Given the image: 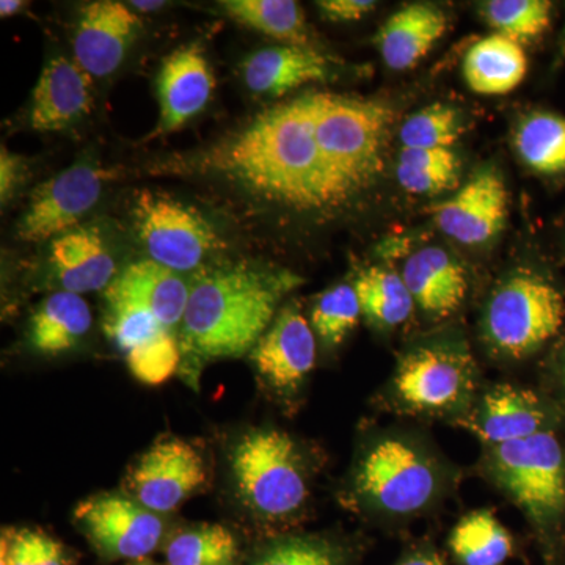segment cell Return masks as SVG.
I'll use <instances>...</instances> for the list:
<instances>
[{"label":"cell","mask_w":565,"mask_h":565,"mask_svg":"<svg viewBox=\"0 0 565 565\" xmlns=\"http://www.w3.org/2000/svg\"><path fill=\"white\" fill-rule=\"evenodd\" d=\"M393 122L392 106L379 99L305 92L215 145L203 169L267 206L333 215L384 173Z\"/></svg>","instance_id":"6da1fadb"},{"label":"cell","mask_w":565,"mask_h":565,"mask_svg":"<svg viewBox=\"0 0 565 565\" xmlns=\"http://www.w3.org/2000/svg\"><path fill=\"white\" fill-rule=\"evenodd\" d=\"M300 285L302 278L291 270L248 263L226 264L200 275L181 323L182 360L195 371L199 363L250 353L282 299Z\"/></svg>","instance_id":"7a4b0ae2"},{"label":"cell","mask_w":565,"mask_h":565,"mask_svg":"<svg viewBox=\"0 0 565 565\" xmlns=\"http://www.w3.org/2000/svg\"><path fill=\"white\" fill-rule=\"evenodd\" d=\"M191 286L181 274L151 259L129 264L104 291V329L125 352L140 351L167 337H177Z\"/></svg>","instance_id":"3957f363"},{"label":"cell","mask_w":565,"mask_h":565,"mask_svg":"<svg viewBox=\"0 0 565 565\" xmlns=\"http://www.w3.org/2000/svg\"><path fill=\"white\" fill-rule=\"evenodd\" d=\"M353 486L360 500L379 514L411 516L437 500L444 473L422 445L385 435L363 452Z\"/></svg>","instance_id":"277c9868"},{"label":"cell","mask_w":565,"mask_h":565,"mask_svg":"<svg viewBox=\"0 0 565 565\" xmlns=\"http://www.w3.org/2000/svg\"><path fill=\"white\" fill-rule=\"evenodd\" d=\"M234 486L244 504L264 519H286L299 512L308 498V479L299 446L288 434L258 429L234 445Z\"/></svg>","instance_id":"5b68a950"},{"label":"cell","mask_w":565,"mask_h":565,"mask_svg":"<svg viewBox=\"0 0 565 565\" xmlns=\"http://www.w3.org/2000/svg\"><path fill=\"white\" fill-rule=\"evenodd\" d=\"M564 319L565 300L559 289L542 275L525 270L505 278L494 289L482 329L494 353L523 359L555 338Z\"/></svg>","instance_id":"8992f818"},{"label":"cell","mask_w":565,"mask_h":565,"mask_svg":"<svg viewBox=\"0 0 565 565\" xmlns=\"http://www.w3.org/2000/svg\"><path fill=\"white\" fill-rule=\"evenodd\" d=\"M492 473L539 526L559 520L565 509V457L559 440L544 430L492 446Z\"/></svg>","instance_id":"52a82bcc"},{"label":"cell","mask_w":565,"mask_h":565,"mask_svg":"<svg viewBox=\"0 0 565 565\" xmlns=\"http://www.w3.org/2000/svg\"><path fill=\"white\" fill-rule=\"evenodd\" d=\"M475 377L473 359L462 345H419L397 364L392 393L408 414L446 415L467 404Z\"/></svg>","instance_id":"ba28073f"},{"label":"cell","mask_w":565,"mask_h":565,"mask_svg":"<svg viewBox=\"0 0 565 565\" xmlns=\"http://www.w3.org/2000/svg\"><path fill=\"white\" fill-rule=\"evenodd\" d=\"M132 214L148 259L173 273L199 269L222 248L221 237L199 211L166 193L139 192Z\"/></svg>","instance_id":"9c48e42d"},{"label":"cell","mask_w":565,"mask_h":565,"mask_svg":"<svg viewBox=\"0 0 565 565\" xmlns=\"http://www.w3.org/2000/svg\"><path fill=\"white\" fill-rule=\"evenodd\" d=\"M117 173L99 163L77 161L70 169L41 182L33 189L28 210L18 223L17 236L22 243H44L79 226L96 206L104 185Z\"/></svg>","instance_id":"30bf717a"},{"label":"cell","mask_w":565,"mask_h":565,"mask_svg":"<svg viewBox=\"0 0 565 565\" xmlns=\"http://www.w3.org/2000/svg\"><path fill=\"white\" fill-rule=\"evenodd\" d=\"M74 516L92 544L115 559L143 561L162 541L161 516L122 494L88 498L77 505Z\"/></svg>","instance_id":"8fae6325"},{"label":"cell","mask_w":565,"mask_h":565,"mask_svg":"<svg viewBox=\"0 0 565 565\" xmlns=\"http://www.w3.org/2000/svg\"><path fill=\"white\" fill-rule=\"evenodd\" d=\"M206 481L203 457L180 438H163L140 457L128 476L137 503L156 514L180 508Z\"/></svg>","instance_id":"7c38bea8"},{"label":"cell","mask_w":565,"mask_h":565,"mask_svg":"<svg viewBox=\"0 0 565 565\" xmlns=\"http://www.w3.org/2000/svg\"><path fill=\"white\" fill-rule=\"evenodd\" d=\"M509 193L503 177L493 167L476 172L462 188L444 202L426 207L438 228L465 245L492 241L504 228Z\"/></svg>","instance_id":"4fadbf2b"},{"label":"cell","mask_w":565,"mask_h":565,"mask_svg":"<svg viewBox=\"0 0 565 565\" xmlns=\"http://www.w3.org/2000/svg\"><path fill=\"white\" fill-rule=\"evenodd\" d=\"M139 31V14L128 3H85L74 28V62L93 79L110 76L120 68Z\"/></svg>","instance_id":"5bb4252c"},{"label":"cell","mask_w":565,"mask_h":565,"mask_svg":"<svg viewBox=\"0 0 565 565\" xmlns=\"http://www.w3.org/2000/svg\"><path fill=\"white\" fill-rule=\"evenodd\" d=\"M256 373L270 388L296 392L316 363V333L299 305L281 307L250 352Z\"/></svg>","instance_id":"9a60e30c"},{"label":"cell","mask_w":565,"mask_h":565,"mask_svg":"<svg viewBox=\"0 0 565 565\" xmlns=\"http://www.w3.org/2000/svg\"><path fill=\"white\" fill-rule=\"evenodd\" d=\"M159 121L150 139L177 132L210 103L214 76L199 43L167 55L158 74Z\"/></svg>","instance_id":"2e32d148"},{"label":"cell","mask_w":565,"mask_h":565,"mask_svg":"<svg viewBox=\"0 0 565 565\" xmlns=\"http://www.w3.org/2000/svg\"><path fill=\"white\" fill-rule=\"evenodd\" d=\"M92 81L74 58L61 55L47 61L32 93V128L40 132L65 131L88 117L93 109Z\"/></svg>","instance_id":"e0dca14e"},{"label":"cell","mask_w":565,"mask_h":565,"mask_svg":"<svg viewBox=\"0 0 565 565\" xmlns=\"http://www.w3.org/2000/svg\"><path fill=\"white\" fill-rule=\"evenodd\" d=\"M241 70L248 90L273 98L288 95L311 82H327L334 77L332 58L316 47L297 44H280L253 52Z\"/></svg>","instance_id":"ac0fdd59"},{"label":"cell","mask_w":565,"mask_h":565,"mask_svg":"<svg viewBox=\"0 0 565 565\" xmlns=\"http://www.w3.org/2000/svg\"><path fill=\"white\" fill-rule=\"evenodd\" d=\"M51 264L62 291H106L117 277L109 245L96 226H76L51 241Z\"/></svg>","instance_id":"d6986e66"},{"label":"cell","mask_w":565,"mask_h":565,"mask_svg":"<svg viewBox=\"0 0 565 565\" xmlns=\"http://www.w3.org/2000/svg\"><path fill=\"white\" fill-rule=\"evenodd\" d=\"M401 275L415 305L434 318L455 313L467 297V273L444 248L424 247L412 253Z\"/></svg>","instance_id":"ffe728a7"},{"label":"cell","mask_w":565,"mask_h":565,"mask_svg":"<svg viewBox=\"0 0 565 565\" xmlns=\"http://www.w3.org/2000/svg\"><path fill=\"white\" fill-rule=\"evenodd\" d=\"M448 29V17L433 3H408L393 13L374 43L388 68L412 70L433 51Z\"/></svg>","instance_id":"44dd1931"},{"label":"cell","mask_w":565,"mask_h":565,"mask_svg":"<svg viewBox=\"0 0 565 565\" xmlns=\"http://www.w3.org/2000/svg\"><path fill=\"white\" fill-rule=\"evenodd\" d=\"M544 405L530 390L498 385L482 397L471 429L490 446L511 444L544 433Z\"/></svg>","instance_id":"7402d4cb"},{"label":"cell","mask_w":565,"mask_h":565,"mask_svg":"<svg viewBox=\"0 0 565 565\" xmlns=\"http://www.w3.org/2000/svg\"><path fill=\"white\" fill-rule=\"evenodd\" d=\"M462 73L468 88L478 95H508L525 81L526 52L514 40L492 33L467 51Z\"/></svg>","instance_id":"603a6c76"},{"label":"cell","mask_w":565,"mask_h":565,"mask_svg":"<svg viewBox=\"0 0 565 565\" xmlns=\"http://www.w3.org/2000/svg\"><path fill=\"white\" fill-rule=\"evenodd\" d=\"M92 311L79 294H51L36 308L31 319L29 340L36 352L58 355L68 352L87 337L92 329Z\"/></svg>","instance_id":"cb8c5ba5"},{"label":"cell","mask_w":565,"mask_h":565,"mask_svg":"<svg viewBox=\"0 0 565 565\" xmlns=\"http://www.w3.org/2000/svg\"><path fill=\"white\" fill-rule=\"evenodd\" d=\"M514 147L520 159L537 174H565V117L534 110L516 125Z\"/></svg>","instance_id":"d4e9b609"},{"label":"cell","mask_w":565,"mask_h":565,"mask_svg":"<svg viewBox=\"0 0 565 565\" xmlns=\"http://www.w3.org/2000/svg\"><path fill=\"white\" fill-rule=\"evenodd\" d=\"M221 7L245 28L285 44L313 47L302 7L294 0H223Z\"/></svg>","instance_id":"484cf974"},{"label":"cell","mask_w":565,"mask_h":565,"mask_svg":"<svg viewBox=\"0 0 565 565\" xmlns=\"http://www.w3.org/2000/svg\"><path fill=\"white\" fill-rule=\"evenodd\" d=\"M362 315L381 329L401 326L414 313L415 300L403 275L373 266L362 270L353 282Z\"/></svg>","instance_id":"4316f807"},{"label":"cell","mask_w":565,"mask_h":565,"mask_svg":"<svg viewBox=\"0 0 565 565\" xmlns=\"http://www.w3.org/2000/svg\"><path fill=\"white\" fill-rule=\"evenodd\" d=\"M459 156L449 148H404L396 178L401 188L415 195H437L460 184Z\"/></svg>","instance_id":"83f0119b"},{"label":"cell","mask_w":565,"mask_h":565,"mask_svg":"<svg viewBox=\"0 0 565 565\" xmlns=\"http://www.w3.org/2000/svg\"><path fill=\"white\" fill-rule=\"evenodd\" d=\"M449 546L462 565H501L514 548L511 534L490 511L463 516L449 537Z\"/></svg>","instance_id":"f1b7e54d"},{"label":"cell","mask_w":565,"mask_h":565,"mask_svg":"<svg viewBox=\"0 0 565 565\" xmlns=\"http://www.w3.org/2000/svg\"><path fill=\"white\" fill-rule=\"evenodd\" d=\"M166 557L169 565H236L239 546L225 526L200 525L174 535Z\"/></svg>","instance_id":"f546056e"},{"label":"cell","mask_w":565,"mask_h":565,"mask_svg":"<svg viewBox=\"0 0 565 565\" xmlns=\"http://www.w3.org/2000/svg\"><path fill=\"white\" fill-rule=\"evenodd\" d=\"M553 3L546 0H489L481 13L497 33L519 44L535 43L552 25Z\"/></svg>","instance_id":"4dcf8cb0"},{"label":"cell","mask_w":565,"mask_h":565,"mask_svg":"<svg viewBox=\"0 0 565 565\" xmlns=\"http://www.w3.org/2000/svg\"><path fill=\"white\" fill-rule=\"evenodd\" d=\"M404 148H449L463 136V118L459 109L449 104L435 103L414 115L401 126Z\"/></svg>","instance_id":"1f68e13d"},{"label":"cell","mask_w":565,"mask_h":565,"mask_svg":"<svg viewBox=\"0 0 565 565\" xmlns=\"http://www.w3.org/2000/svg\"><path fill=\"white\" fill-rule=\"evenodd\" d=\"M362 307L353 285H338L319 296L311 310L315 333L329 345H340L359 326Z\"/></svg>","instance_id":"d6a6232c"},{"label":"cell","mask_w":565,"mask_h":565,"mask_svg":"<svg viewBox=\"0 0 565 565\" xmlns=\"http://www.w3.org/2000/svg\"><path fill=\"white\" fill-rule=\"evenodd\" d=\"M250 565H345L343 548L322 537L296 535L263 548Z\"/></svg>","instance_id":"836d02e7"},{"label":"cell","mask_w":565,"mask_h":565,"mask_svg":"<svg viewBox=\"0 0 565 565\" xmlns=\"http://www.w3.org/2000/svg\"><path fill=\"white\" fill-rule=\"evenodd\" d=\"M0 565H70V561L51 535L39 530H17L2 535Z\"/></svg>","instance_id":"e575fe53"},{"label":"cell","mask_w":565,"mask_h":565,"mask_svg":"<svg viewBox=\"0 0 565 565\" xmlns=\"http://www.w3.org/2000/svg\"><path fill=\"white\" fill-rule=\"evenodd\" d=\"M318 10L326 20L332 22H353L363 20L375 10L377 2L373 0H321L316 2Z\"/></svg>","instance_id":"d590c367"},{"label":"cell","mask_w":565,"mask_h":565,"mask_svg":"<svg viewBox=\"0 0 565 565\" xmlns=\"http://www.w3.org/2000/svg\"><path fill=\"white\" fill-rule=\"evenodd\" d=\"M24 162L18 154L7 150L6 145L0 148V199L2 204L10 202L17 192L18 185L24 181Z\"/></svg>","instance_id":"8d00e7d4"},{"label":"cell","mask_w":565,"mask_h":565,"mask_svg":"<svg viewBox=\"0 0 565 565\" xmlns=\"http://www.w3.org/2000/svg\"><path fill=\"white\" fill-rule=\"evenodd\" d=\"M397 565H445L441 557L433 552H415L404 557Z\"/></svg>","instance_id":"74e56055"},{"label":"cell","mask_w":565,"mask_h":565,"mask_svg":"<svg viewBox=\"0 0 565 565\" xmlns=\"http://www.w3.org/2000/svg\"><path fill=\"white\" fill-rule=\"evenodd\" d=\"M25 6H28V2H22V0H2L0 2V17H13V14L20 13Z\"/></svg>","instance_id":"f35d334b"},{"label":"cell","mask_w":565,"mask_h":565,"mask_svg":"<svg viewBox=\"0 0 565 565\" xmlns=\"http://www.w3.org/2000/svg\"><path fill=\"white\" fill-rule=\"evenodd\" d=\"M129 7L134 11H154L162 9L163 6H166V2H158V0H152V2H145V0H134V2L128 3Z\"/></svg>","instance_id":"ab89813d"},{"label":"cell","mask_w":565,"mask_h":565,"mask_svg":"<svg viewBox=\"0 0 565 565\" xmlns=\"http://www.w3.org/2000/svg\"><path fill=\"white\" fill-rule=\"evenodd\" d=\"M565 63V25L563 33H561L559 40H557V52L555 57V65L553 70H559Z\"/></svg>","instance_id":"60d3db41"},{"label":"cell","mask_w":565,"mask_h":565,"mask_svg":"<svg viewBox=\"0 0 565 565\" xmlns=\"http://www.w3.org/2000/svg\"><path fill=\"white\" fill-rule=\"evenodd\" d=\"M561 379H563V384L565 385V352L563 360H561Z\"/></svg>","instance_id":"b9f144b4"},{"label":"cell","mask_w":565,"mask_h":565,"mask_svg":"<svg viewBox=\"0 0 565 565\" xmlns=\"http://www.w3.org/2000/svg\"><path fill=\"white\" fill-rule=\"evenodd\" d=\"M132 565H154L152 563H150V561H137L136 564H132Z\"/></svg>","instance_id":"7bdbcfd3"}]
</instances>
